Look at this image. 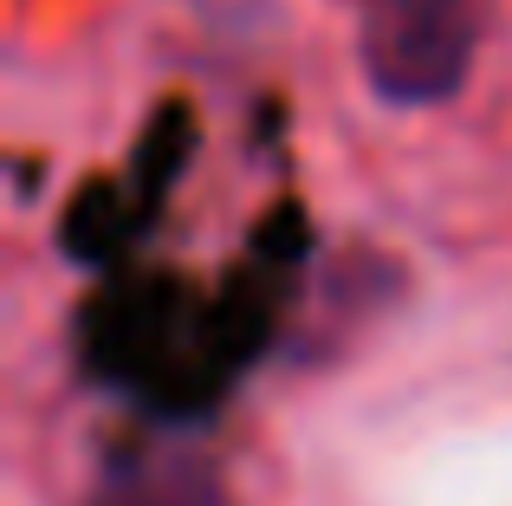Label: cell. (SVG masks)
<instances>
[{
	"mask_svg": "<svg viewBox=\"0 0 512 506\" xmlns=\"http://www.w3.org/2000/svg\"><path fill=\"white\" fill-rule=\"evenodd\" d=\"M500 0H363L357 65L383 104H441L467 85Z\"/></svg>",
	"mask_w": 512,
	"mask_h": 506,
	"instance_id": "cell-1",
	"label": "cell"
},
{
	"mask_svg": "<svg viewBox=\"0 0 512 506\" xmlns=\"http://www.w3.org/2000/svg\"><path fill=\"white\" fill-rule=\"evenodd\" d=\"M98 506H227L221 481L201 455L188 448H137V455L111 461L98 487Z\"/></svg>",
	"mask_w": 512,
	"mask_h": 506,
	"instance_id": "cell-2",
	"label": "cell"
}]
</instances>
